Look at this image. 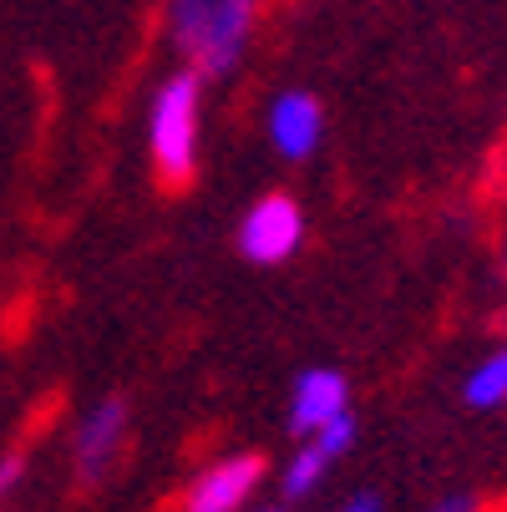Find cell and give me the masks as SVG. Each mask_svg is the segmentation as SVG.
I'll return each instance as SVG.
<instances>
[{"instance_id": "cell-3", "label": "cell", "mask_w": 507, "mask_h": 512, "mask_svg": "<svg viewBox=\"0 0 507 512\" xmlns=\"http://www.w3.org/2000/svg\"><path fill=\"white\" fill-rule=\"evenodd\" d=\"M127 426H132V406L122 396H102L82 411L77 431H71V467H77L82 487L107 482V472L117 467V457L127 447Z\"/></svg>"}, {"instance_id": "cell-6", "label": "cell", "mask_w": 507, "mask_h": 512, "mask_svg": "<svg viewBox=\"0 0 507 512\" xmlns=\"http://www.w3.org/2000/svg\"><path fill=\"white\" fill-rule=\"evenodd\" d=\"M350 411V381L330 365H310V371L295 376V391H289V431L295 436H310L325 431L335 416Z\"/></svg>"}, {"instance_id": "cell-14", "label": "cell", "mask_w": 507, "mask_h": 512, "mask_svg": "<svg viewBox=\"0 0 507 512\" xmlns=\"http://www.w3.org/2000/svg\"><path fill=\"white\" fill-rule=\"evenodd\" d=\"M259 512H284V507H259Z\"/></svg>"}, {"instance_id": "cell-2", "label": "cell", "mask_w": 507, "mask_h": 512, "mask_svg": "<svg viewBox=\"0 0 507 512\" xmlns=\"http://www.w3.org/2000/svg\"><path fill=\"white\" fill-rule=\"evenodd\" d=\"M198 107H203V77L198 71H173L153 92L148 112V148L153 168L168 188H188L198 173Z\"/></svg>"}, {"instance_id": "cell-11", "label": "cell", "mask_w": 507, "mask_h": 512, "mask_svg": "<svg viewBox=\"0 0 507 512\" xmlns=\"http://www.w3.org/2000/svg\"><path fill=\"white\" fill-rule=\"evenodd\" d=\"M21 477H26V457L21 452H6V457H0V502L21 487Z\"/></svg>"}, {"instance_id": "cell-1", "label": "cell", "mask_w": 507, "mask_h": 512, "mask_svg": "<svg viewBox=\"0 0 507 512\" xmlns=\"http://www.w3.org/2000/svg\"><path fill=\"white\" fill-rule=\"evenodd\" d=\"M259 0H168V41L198 77H229L244 61Z\"/></svg>"}, {"instance_id": "cell-10", "label": "cell", "mask_w": 507, "mask_h": 512, "mask_svg": "<svg viewBox=\"0 0 507 512\" xmlns=\"http://www.w3.org/2000/svg\"><path fill=\"white\" fill-rule=\"evenodd\" d=\"M310 442H315L330 462H340V457L355 447V416H350V411H345V416H335L325 431H315V436H310Z\"/></svg>"}, {"instance_id": "cell-4", "label": "cell", "mask_w": 507, "mask_h": 512, "mask_svg": "<svg viewBox=\"0 0 507 512\" xmlns=\"http://www.w3.org/2000/svg\"><path fill=\"white\" fill-rule=\"evenodd\" d=\"M305 244V213L289 193H264L239 218V254L249 264H284Z\"/></svg>"}, {"instance_id": "cell-5", "label": "cell", "mask_w": 507, "mask_h": 512, "mask_svg": "<svg viewBox=\"0 0 507 512\" xmlns=\"http://www.w3.org/2000/svg\"><path fill=\"white\" fill-rule=\"evenodd\" d=\"M259 477H264V457H254V452L213 462L193 477V487L183 497V512H239L254 497Z\"/></svg>"}, {"instance_id": "cell-7", "label": "cell", "mask_w": 507, "mask_h": 512, "mask_svg": "<svg viewBox=\"0 0 507 512\" xmlns=\"http://www.w3.org/2000/svg\"><path fill=\"white\" fill-rule=\"evenodd\" d=\"M325 137V112L310 92H279L269 107V142L289 163H305Z\"/></svg>"}, {"instance_id": "cell-8", "label": "cell", "mask_w": 507, "mask_h": 512, "mask_svg": "<svg viewBox=\"0 0 507 512\" xmlns=\"http://www.w3.org/2000/svg\"><path fill=\"white\" fill-rule=\"evenodd\" d=\"M462 396H467V406H477V411H492V406H502L507 401V350H492L477 371L467 376V386H462Z\"/></svg>"}, {"instance_id": "cell-15", "label": "cell", "mask_w": 507, "mask_h": 512, "mask_svg": "<svg viewBox=\"0 0 507 512\" xmlns=\"http://www.w3.org/2000/svg\"><path fill=\"white\" fill-rule=\"evenodd\" d=\"M502 269H507V249H502Z\"/></svg>"}, {"instance_id": "cell-12", "label": "cell", "mask_w": 507, "mask_h": 512, "mask_svg": "<svg viewBox=\"0 0 507 512\" xmlns=\"http://www.w3.org/2000/svg\"><path fill=\"white\" fill-rule=\"evenodd\" d=\"M426 512H477V497H472V492H452V497H442V502H431Z\"/></svg>"}, {"instance_id": "cell-13", "label": "cell", "mask_w": 507, "mask_h": 512, "mask_svg": "<svg viewBox=\"0 0 507 512\" xmlns=\"http://www.w3.org/2000/svg\"><path fill=\"white\" fill-rule=\"evenodd\" d=\"M340 512H381V502H376V497H355V502H345Z\"/></svg>"}, {"instance_id": "cell-9", "label": "cell", "mask_w": 507, "mask_h": 512, "mask_svg": "<svg viewBox=\"0 0 507 512\" xmlns=\"http://www.w3.org/2000/svg\"><path fill=\"white\" fill-rule=\"evenodd\" d=\"M325 472H330V457H325L315 442H305L295 457H289V467H284V497H289V502L310 497V492L325 482Z\"/></svg>"}]
</instances>
